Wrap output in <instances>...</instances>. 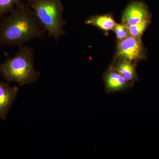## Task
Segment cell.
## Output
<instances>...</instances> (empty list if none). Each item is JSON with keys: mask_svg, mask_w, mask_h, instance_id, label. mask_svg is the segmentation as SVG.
I'll return each mask as SVG.
<instances>
[{"mask_svg": "<svg viewBox=\"0 0 159 159\" xmlns=\"http://www.w3.org/2000/svg\"><path fill=\"white\" fill-rule=\"evenodd\" d=\"M103 80L107 93L125 92L134 86L127 82L119 73L109 67L103 75Z\"/></svg>", "mask_w": 159, "mask_h": 159, "instance_id": "6", "label": "cell"}, {"mask_svg": "<svg viewBox=\"0 0 159 159\" xmlns=\"http://www.w3.org/2000/svg\"><path fill=\"white\" fill-rule=\"evenodd\" d=\"M148 7L141 1L131 2L123 11L122 23L129 27L137 25L146 19L150 18Z\"/></svg>", "mask_w": 159, "mask_h": 159, "instance_id": "5", "label": "cell"}, {"mask_svg": "<svg viewBox=\"0 0 159 159\" xmlns=\"http://www.w3.org/2000/svg\"><path fill=\"white\" fill-rule=\"evenodd\" d=\"M150 23V18L146 19L134 25L128 27L129 35L133 37L141 38L142 34Z\"/></svg>", "mask_w": 159, "mask_h": 159, "instance_id": "10", "label": "cell"}, {"mask_svg": "<svg viewBox=\"0 0 159 159\" xmlns=\"http://www.w3.org/2000/svg\"><path fill=\"white\" fill-rule=\"evenodd\" d=\"M28 3L48 38L56 42L66 34L64 27L66 22L64 19V6L61 0H28Z\"/></svg>", "mask_w": 159, "mask_h": 159, "instance_id": "3", "label": "cell"}, {"mask_svg": "<svg viewBox=\"0 0 159 159\" xmlns=\"http://www.w3.org/2000/svg\"><path fill=\"white\" fill-rule=\"evenodd\" d=\"M0 22V44L20 47L34 39H43L44 29L29 3L21 2Z\"/></svg>", "mask_w": 159, "mask_h": 159, "instance_id": "1", "label": "cell"}, {"mask_svg": "<svg viewBox=\"0 0 159 159\" xmlns=\"http://www.w3.org/2000/svg\"><path fill=\"white\" fill-rule=\"evenodd\" d=\"M84 24L97 27L107 34L110 31H113L117 23L115 21L112 15L108 13L91 16L86 20Z\"/></svg>", "mask_w": 159, "mask_h": 159, "instance_id": "9", "label": "cell"}, {"mask_svg": "<svg viewBox=\"0 0 159 159\" xmlns=\"http://www.w3.org/2000/svg\"><path fill=\"white\" fill-rule=\"evenodd\" d=\"M34 51L29 46L20 47L14 57L0 63V76L7 82L16 83L21 86L36 82L41 74L34 67Z\"/></svg>", "mask_w": 159, "mask_h": 159, "instance_id": "2", "label": "cell"}, {"mask_svg": "<svg viewBox=\"0 0 159 159\" xmlns=\"http://www.w3.org/2000/svg\"><path fill=\"white\" fill-rule=\"evenodd\" d=\"M115 58L125 60L137 65L146 58L145 48L141 38L128 37L118 41Z\"/></svg>", "mask_w": 159, "mask_h": 159, "instance_id": "4", "label": "cell"}, {"mask_svg": "<svg viewBox=\"0 0 159 159\" xmlns=\"http://www.w3.org/2000/svg\"><path fill=\"white\" fill-rule=\"evenodd\" d=\"M8 82L0 81V119H6L19 92L16 86L11 87Z\"/></svg>", "mask_w": 159, "mask_h": 159, "instance_id": "7", "label": "cell"}, {"mask_svg": "<svg viewBox=\"0 0 159 159\" xmlns=\"http://www.w3.org/2000/svg\"><path fill=\"white\" fill-rule=\"evenodd\" d=\"M21 2V0H0V20L13 11L16 6Z\"/></svg>", "mask_w": 159, "mask_h": 159, "instance_id": "11", "label": "cell"}, {"mask_svg": "<svg viewBox=\"0 0 159 159\" xmlns=\"http://www.w3.org/2000/svg\"><path fill=\"white\" fill-rule=\"evenodd\" d=\"M136 66L128 61L114 58L109 67L117 71L127 82L134 85L139 80Z\"/></svg>", "mask_w": 159, "mask_h": 159, "instance_id": "8", "label": "cell"}, {"mask_svg": "<svg viewBox=\"0 0 159 159\" xmlns=\"http://www.w3.org/2000/svg\"><path fill=\"white\" fill-rule=\"evenodd\" d=\"M112 31L115 32L118 41L125 39L129 35L128 27L122 23H117Z\"/></svg>", "mask_w": 159, "mask_h": 159, "instance_id": "12", "label": "cell"}]
</instances>
